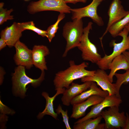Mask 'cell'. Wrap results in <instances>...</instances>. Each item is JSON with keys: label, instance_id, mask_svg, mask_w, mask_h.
Segmentation results:
<instances>
[{"label": "cell", "instance_id": "6da1fadb", "mask_svg": "<svg viewBox=\"0 0 129 129\" xmlns=\"http://www.w3.org/2000/svg\"><path fill=\"white\" fill-rule=\"evenodd\" d=\"M69 63V67L66 69L56 74L53 81L55 90L59 88H67L74 80L93 76L96 71L86 70L85 68L88 67V64L85 62L76 64L74 61L70 60Z\"/></svg>", "mask_w": 129, "mask_h": 129}, {"label": "cell", "instance_id": "7a4b0ae2", "mask_svg": "<svg viewBox=\"0 0 129 129\" xmlns=\"http://www.w3.org/2000/svg\"><path fill=\"white\" fill-rule=\"evenodd\" d=\"M82 19L73 20L72 22H66L63 27L62 35L66 45L63 57H66L70 50L77 47L80 43L84 31Z\"/></svg>", "mask_w": 129, "mask_h": 129}, {"label": "cell", "instance_id": "3957f363", "mask_svg": "<svg viewBox=\"0 0 129 129\" xmlns=\"http://www.w3.org/2000/svg\"><path fill=\"white\" fill-rule=\"evenodd\" d=\"M40 77L37 79H32L27 76L25 71V67L19 65L16 67L12 75L13 88L14 94L24 97L25 95L27 86L31 84L34 87L39 86L44 79V71H41Z\"/></svg>", "mask_w": 129, "mask_h": 129}, {"label": "cell", "instance_id": "277c9868", "mask_svg": "<svg viewBox=\"0 0 129 129\" xmlns=\"http://www.w3.org/2000/svg\"><path fill=\"white\" fill-rule=\"evenodd\" d=\"M92 22H89L84 28L83 34L77 47L81 52V57L83 60L96 64L102 57L98 53L96 46L89 38V35L90 31L92 29Z\"/></svg>", "mask_w": 129, "mask_h": 129}, {"label": "cell", "instance_id": "5b68a950", "mask_svg": "<svg viewBox=\"0 0 129 129\" xmlns=\"http://www.w3.org/2000/svg\"><path fill=\"white\" fill-rule=\"evenodd\" d=\"M70 8L64 0H39L30 2L27 6V11L32 14L48 11L69 13H71Z\"/></svg>", "mask_w": 129, "mask_h": 129}, {"label": "cell", "instance_id": "8992f818", "mask_svg": "<svg viewBox=\"0 0 129 129\" xmlns=\"http://www.w3.org/2000/svg\"><path fill=\"white\" fill-rule=\"evenodd\" d=\"M128 34V30L125 28L118 35L122 38V41L118 43L114 40L112 41L111 45L113 47L112 53L109 55L105 54L96 64L100 69L105 70L108 69V64L114 58L126 50H129Z\"/></svg>", "mask_w": 129, "mask_h": 129}, {"label": "cell", "instance_id": "52a82bcc", "mask_svg": "<svg viewBox=\"0 0 129 129\" xmlns=\"http://www.w3.org/2000/svg\"><path fill=\"white\" fill-rule=\"evenodd\" d=\"M106 0H93L90 4L85 7L77 8H70L72 19L73 20L88 17L98 26H103L104 22L102 18L98 15L97 9L101 3Z\"/></svg>", "mask_w": 129, "mask_h": 129}, {"label": "cell", "instance_id": "ba28073f", "mask_svg": "<svg viewBox=\"0 0 129 129\" xmlns=\"http://www.w3.org/2000/svg\"><path fill=\"white\" fill-rule=\"evenodd\" d=\"M119 106L109 107L107 110L102 111L101 116L104 119L106 129H123L126 117L125 112H120Z\"/></svg>", "mask_w": 129, "mask_h": 129}, {"label": "cell", "instance_id": "9c48e42d", "mask_svg": "<svg viewBox=\"0 0 129 129\" xmlns=\"http://www.w3.org/2000/svg\"><path fill=\"white\" fill-rule=\"evenodd\" d=\"M122 102L121 98L115 94L109 95L100 102L92 106L90 111L85 116L79 119L74 124L81 123L88 119L95 118L101 116V112L105 108L113 106L119 107Z\"/></svg>", "mask_w": 129, "mask_h": 129}, {"label": "cell", "instance_id": "30bf717a", "mask_svg": "<svg viewBox=\"0 0 129 129\" xmlns=\"http://www.w3.org/2000/svg\"><path fill=\"white\" fill-rule=\"evenodd\" d=\"M81 80L83 82L87 81L95 82L102 90L107 91L109 95L116 94L114 84L110 82L108 75L104 70L100 69L96 70L93 75L82 78L81 79Z\"/></svg>", "mask_w": 129, "mask_h": 129}, {"label": "cell", "instance_id": "8fae6325", "mask_svg": "<svg viewBox=\"0 0 129 129\" xmlns=\"http://www.w3.org/2000/svg\"><path fill=\"white\" fill-rule=\"evenodd\" d=\"M121 3L120 0H113L110 3L108 12L109 17L108 22L105 31L100 38L101 41L113 25L122 19L129 13V11L124 9Z\"/></svg>", "mask_w": 129, "mask_h": 129}, {"label": "cell", "instance_id": "7c38bea8", "mask_svg": "<svg viewBox=\"0 0 129 129\" xmlns=\"http://www.w3.org/2000/svg\"><path fill=\"white\" fill-rule=\"evenodd\" d=\"M14 47L16 53L14 59L16 65L24 66L27 69H30L33 65L32 59V50L19 40L16 43Z\"/></svg>", "mask_w": 129, "mask_h": 129}, {"label": "cell", "instance_id": "4fadbf2b", "mask_svg": "<svg viewBox=\"0 0 129 129\" xmlns=\"http://www.w3.org/2000/svg\"><path fill=\"white\" fill-rule=\"evenodd\" d=\"M91 82V81H87L81 84L72 83L63 94L61 98L62 104L65 106H69L74 98L90 88Z\"/></svg>", "mask_w": 129, "mask_h": 129}, {"label": "cell", "instance_id": "5bb4252c", "mask_svg": "<svg viewBox=\"0 0 129 129\" xmlns=\"http://www.w3.org/2000/svg\"><path fill=\"white\" fill-rule=\"evenodd\" d=\"M23 31L19 23L14 22L11 26L1 31V38L5 41L8 47H11L19 40Z\"/></svg>", "mask_w": 129, "mask_h": 129}, {"label": "cell", "instance_id": "9a60e30c", "mask_svg": "<svg viewBox=\"0 0 129 129\" xmlns=\"http://www.w3.org/2000/svg\"><path fill=\"white\" fill-rule=\"evenodd\" d=\"M104 98L99 95H94L82 102L72 105L70 118L77 119L84 116L89 107L100 102Z\"/></svg>", "mask_w": 129, "mask_h": 129}, {"label": "cell", "instance_id": "2e32d148", "mask_svg": "<svg viewBox=\"0 0 129 129\" xmlns=\"http://www.w3.org/2000/svg\"><path fill=\"white\" fill-rule=\"evenodd\" d=\"M50 53L49 49L44 45H35L32 50L33 64L41 71L47 70L45 57Z\"/></svg>", "mask_w": 129, "mask_h": 129}, {"label": "cell", "instance_id": "e0dca14e", "mask_svg": "<svg viewBox=\"0 0 129 129\" xmlns=\"http://www.w3.org/2000/svg\"><path fill=\"white\" fill-rule=\"evenodd\" d=\"M109 95L107 91L101 90L98 87L96 82L92 81L90 88L74 98L70 104L73 105L82 102L94 95H97L105 98Z\"/></svg>", "mask_w": 129, "mask_h": 129}, {"label": "cell", "instance_id": "ac0fdd59", "mask_svg": "<svg viewBox=\"0 0 129 129\" xmlns=\"http://www.w3.org/2000/svg\"><path fill=\"white\" fill-rule=\"evenodd\" d=\"M65 89V88H59L57 89L55 94L53 97H50L48 93L46 92H43L42 96L46 100L45 107L42 112H40L38 116V118L39 119L42 118L43 116L46 115H50L56 119H58V114L55 113L54 110L53 102L56 97L60 94H63Z\"/></svg>", "mask_w": 129, "mask_h": 129}, {"label": "cell", "instance_id": "d6986e66", "mask_svg": "<svg viewBox=\"0 0 129 129\" xmlns=\"http://www.w3.org/2000/svg\"><path fill=\"white\" fill-rule=\"evenodd\" d=\"M108 69L110 71L108 75L109 81L112 83L113 77L116 72L120 70H126L129 69V63L125 56L122 54L114 58L108 65Z\"/></svg>", "mask_w": 129, "mask_h": 129}, {"label": "cell", "instance_id": "ffe728a7", "mask_svg": "<svg viewBox=\"0 0 129 129\" xmlns=\"http://www.w3.org/2000/svg\"><path fill=\"white\" fill-rule=\"evenodd\" d=\"M102 118L99 116L95 118L86 119L82 122L74 124V129H105V123L100 124Z\"/></svg>", "mask_w": 129, "mask_h": 129}, {"label": "cell", "instance_id": "44dd1931", "mask_svg": "<svg viewBox=\"0 0 129 129\" xmlns=\"http://www.w3.org/2000/svg\"><path fill=\"white\" fill-rule=\"evenodd\" d=\"M129 23V13L109 28L108 32L111 36L115 38Z\"/></svg>", "mask_w": 129, "mask_h": 129}, {"label": "cell", "instance_id": "7402d4cb", "mask_svg": "<svg viewBox=\"0 0 129 129\" xmlns=\"http://www.w3.org/2000/svg\"><path fill=\"white\" fill-rule=\"evenodd\" d=\"M114 75L117 78V80L114 84L116 91V95L121 97L119 94V90L122 85L124 84L128 83L129 82V69L122 74L116 73Z\"/></svg>", "mask_w": 129, "mask_h": 129}, {"label": "cell", "instance_id": "603a6c76", "mask_svg": "<svg viewBox=\"0 0 129 129\" xmlns=\"http://www.w3.org/2000/svg\"><path fill=\"white\" fill-rule=\"evenodd\" d=\"M65 14L60 13L58 16L57 21L53 24L50 26L46 30L47 38L49 42H51L59 28L58 25L60 22L65 17Z\"/></svg>", "mask_w": 129, "mask_h": 129}, {"label": "cell", "instance_id": "cb8c5ba5", "mask_svg": "<svg viewBox=\"0 0 129 129\" xmlns=\"http://www.w3.org/2000/svg\"><path fill=\"white\" fill-rule=\"evenodd\" d=\"M23 31L26 30H32L43 37H47L46 30H43L36 27L32 21L19 23Z\"/></svg>", "mask_w": 129, "mask_h": 129}, {"label": "cell", "instance_id": "d4e9b609", "mask_svg": "<svg viewBox=\"0 0 129 129\" xmlns=\"http://www.w3.org/2000/svg\"><path fill=\"white\" fill-rule=\"evenodd\" d=\"M4 3L3 2L0 3V25L2 24L7 20L14 19L13 16L10 15L13 9H11L9 10L7 9H4L3 7Z\"/></svg>", "mask_w": 129, "mask_h": 129}, {"label": "cell", "instance_id": "484cf974", "mask_svg": "<svg viewBox=\"0 0 129 129\" xmlns=\"http://www.w3.org/2000/svg\"><path fill=\"white\" fill-rule=\"evenodd\" d=\"M56 113L59 115L61 114L63 122H64L66 129H71V128L69 124V117L68 116V111L66 110H63L60 104H59L56 109Z\"/></svg>", "mask_w": 129, "mask_h": 129}, {"label": "cell", "instance_id": "4316f807", "mask_svg": "<svg viewBox=\"0 0 129 129\" xmlns=\"http://www.w3.org/2000/svg\"><path fill=\"white\" fill-rule=\"evenodd\" d=\"M66 3H71L75 4L78 2H81L83 3H86L87 0H64Z\"/></svg>", "mask_w": 129, "mask_h": 129}, {"label": "cell", "instance_id": "83f0119b", "mask_svg": "<svg viewBox=\"0 0 129 129\" xmlns=\"http://www.w3.org/2000/svg\"><path fill=\"white\" fill-rule=\"evenodd\" d=\"M126 119L123 129H129V115L127 113H126Z\"/></svg>", "mask_w": 129, "mask_h": 129}, {"label": "cell", "instance_id": "f1b7e54d", "mask_svg": "<svg viewBox=\"0 0 129 129\" xmlns=\"http://www.w3.org/2000/svg\"><path fill=\"white\" fill-rule=\"evenodd\" d=\"M5 74V72L3 69L1 67L0 68V83L1 85L3 82L4 78V75Z\"/></svg>", "mask_w": 129, "mask_h": 129}, {"label": "cell", "instance_id": "f546056e", "mask_svg": "<svg viewBox=\"0 0 129 129\" xmlns=\"http://www.w3.org/2000/svg\"><path fill=\"white\" fill-rule=\"evenodd\" d=\"M7 45L5 41L2 38H1L0 39V50H1Z\"/></svg>", "mask_w": 129, "mask_h": 129}, {"label": "cell", "instance_id": "4dcf8cb0", "mask_svg": "<svg viewBox=\"0 0 129 129\" xmlns=\"http://www.w3.org/2000/svg\"><path fill=\"white\" fill-rule=\"evenodd\" d=\"M122 54L124 55L127 60L129 63V51H126Z\"/></svg>", "mask_w": 129, "mask_h": 129}, {"label": "cell", "instance_id": "1f68e13d", "mask_svg": "<svg viewBox=\"0 0 129 129\" xmlns=\"http://www.w3.org/2000/svg\"><path fill=\"white\" fill-rule=\"evenodd\" d=\"M125 28L127 29L128 32V37L129 38V23L126 26Z\"/></svg>", "mask_w": 129, "mask_h": 129}, {"label": "cell", "instance_id": "d6a6232c", "mask_svg": "<svg viewBox=\"0 0 129 129\" xmlns=\"http://www.w3.org/2000/svg\"><path fill=\"white\" fill-rule=\"evenodd\" d=\"M24 0L25 1H28L29 0Z\"/></svg>", "mask_w": 129, "mask_h": 129}]
</instances>
